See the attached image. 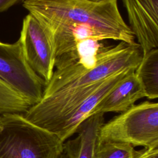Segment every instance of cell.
I'll return each mask as SVG.
<instances>
[{"label": "cell", "mask_w": 158, "mask_h": 158, "mask_svg": "<svg viewBox=\"0 0 158 158\" xmlns=\"http://www.w3.org/2000/svg\"><path fill=\"white\" fill-rule=\"evenodd\" d=\"M0 80L31 106L42 99L46 83L28 64L19 40L10 44L0 42Z\"/></svg>", "instance_id": "obj_5"}, {"label": "cell", "mask_w": 158, "mask_h": 158, "mask_svg": "<svg viewBox=\"0 0 158 158\" xmlns=\"http://www.w3.org/2000/svg\"><path fill=\"white\" fill-rule=\"evenodd\" d=\"M133 69H136L122 70L106 79L91 94L65 117L55 133L62 142L64 143L67 138L76 133L81 123L93 114L95 107L102 99L120 79Z\"/></svg>", "instance_id": "obj_8"}, {"label": "cell", "mask_w": 158, "mask_h": 158, "mask_svg": "<svg viewBox=\"0 0 158 158\" xmlns=\"http://www.w3.org/2000/svg\"><path fill=\"white\" fill-rule=\"evenodd\" d=\"M23 7L45 27H83L103 40L135 43V37L123 20L117 0L93 2L87 0H24Z\"/></svg>", "instance_id": "obj_2"}, {"label": "cell", "mask_w": 158, "mask_h": 158, "mask_svg": "<svg viewBox=\"0 0 158 158\" xmlns=\"http://www.w3.org/2000/svg\"><path fill=\"white\" fill-rule=\"evenodd\" d=\"M31 106L24 98L0 80V114H24Z\"/></svg>", "instance_id": "obj_12"}, {"label": "cell", "mask_w": 158, "mask_h": 158, "mask_svg": "<svg viewBox=\"0 0 158 158\" xmlns=\"http://www.w3.org/2000/svg\"><path fill=\"white\" fill-rule=\"evenodd\" d=\"M134 158H158V148H144L135 151Z\"/></svg>", "instance_id": "obj_14"}, {"label": "cell", "mask_w": 158, "mask_h": 158, "mask_svg": "<svg viewBox=\"0 0 158 158\" xmlns=\"http://www.w3.org/2000/svg\"><path fill=\"white\" fill-rule=\"evenodd\" d=\"M98 141L158 148V104L144 101L121 112L101 126Z\"/></svg>", "instance_id": "obj_4"}, {"label": "cell", "mask_w": 158, "mask_h": 158, "mask_svg": "<svg viewBox=\"0 0 158 158\" xmlns=\"http://www.w3.org/2000/svg\"><path fill=\"white\" fill-rule=\"evenodd\" d=\"M135 74L149 99L158 98V49L154 48L143 55Z\"/></svg>", "instance_id": "obj_11"}, {"label": "cell", "mask_w": 158, "mask_h": 158, "mask_svg": "<svg viewBox=\"0 0 158 158\" xmlns=\"http://www.w3.org/2000/svg\"><path fill=\"white\" fill-rule=\"evenodd\" d=\"M19 40L28 64L46 85L52 77L56 61L54 46L49 31L28 14L23 20Z\"/></svg>", "instance_id": "obj_6"}, {"label": "cell", "mask_w": 158, "mask_h": 158, "mask_svg": "<svg viewBox=\"0 0 158 158\" xmlns=\"http://www.w3.org/2000/svg\"><path fill=\"white\" fill-rule=\"evenodd\" d=\"M143 57L138 43L120 41L98 53L56 67L42 99L23 115L31 123L56 133L65 117L109 77L136 69Z\"/></svg>", "instance_id": "obj_1"}, {"label": "cell", "mask_w": 158, "mask_h": 158, "mask_svg": "<svg viewBox=\"0 0 158 158\" xmlns=\"http://www.w3.org/2000/svg\"><path fill=\"white\" fill-rule=\"evenodd\" d=\"M143 55L158 47V0H122Z\"/></svg>", "instance_id": "obj_7"}, {"label": "cell", "mask_w": 158, "mask_h": 158, "mask_svg": "<svg viewBox=\"0 0 158 158\" xmlns=\"http://www.w3.org/2000/svg\"><path fill=\"white\" fill-rule=\"evenodd\" d=\"M88 1H91L93 2H104V1H106L108 0H87Z\"/></svg>", "instance_id": "obj_16"}, {"label": "cell", "mask_w": 158, "mask_h": 158, "mask_svg": "<svg viewBox=\"0 0 158 158\" xmlns=\"http://www.w3.org/2000/svg\"><path fill=\"white\" fill-rule=\"evenodd\" d=\"M64 144L22 114H0V158H60Z\"/></svg>", "instance_id": "obj_3"}, {"label": "cell", "mask_w": 158, "mask_h": 158, "mask_svg": "<svg viewBox=\"0 0 158 158\" xmlns=\"http://www.w3.org/2000/svg\"><path fill=\"white\" fill-rule=\"evenodd\" d=\"M24 0H0V12H4L14 5Z\"/></svg>", "instance_id": "obj_15"}, {"label": "cell", "mask_w": 158, "mask_h": 158, "mask_svg": "<svg viewBox=\"0 0 158 158\" xmlns=\"http://www.w3.org/2000/svg\"><path fill=\"white\" fill-rule=\"evenodd\" d=\"M104 123V114L92 115L82 122L76 131V138L64 144L67 158H94L98 133Z\"/></svg>", "instance_id": "obj_10"}, {"label": "cell", "mask_w": 158, "mask_h": 158, "mask_svg": "<svg viewBox=\"0 0 158 158\" xmlns=\"http://www.w3.org/2000/svg\"><path fill=\"white\" fill-rule=\"evenodd\" d=\"M133 69L120 79L95 107L93 114L122 112L146 97L142 85Z\"/></svg>", "instance_id": "obj_9"}, {"label": "cell", "mask_w": 158, "mask_h": 158, "mask_svg": "<svg viewBox=\"0 0 158 158\" xmlns=\"http://www.w3.org/2000/svg\"><path fill=\"white\" fill-rule=\"evenodd\" d=\"M135 151L128 144L98 141L94 158H134Z\"/></svg>", "instance_id": "obj_13"}]
</instances>
